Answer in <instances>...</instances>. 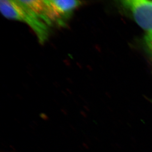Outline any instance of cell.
I'll return each mask as SVG.
<instances>
[{"mask_svg":"<svg viewBox=\"0 0 152 152\" xmlns=\"http://www.w3.org/2000/svg\"><path fill=\"white\" fill-rule=\"evenodd\" d=\"M0 9L3 15L7 19L27 24L34 32L41 44L48 40L52 28L24 1H1Z\"/></svg>","mask_w":152,"mask_h":152,"instance_id":"obj_1","label":"cell"},{"mask_svg":"<svg viewBox=\"0 0 152 152\" xmlns=\"http://www.w3.org/2000/svg\"><path fill=\"white\" fill-rule=\"evenodd\" d=\"M48 17L54 26L64 27L83 1L72 0H45Z\"/></svg>","mask_w":152,"mask_h":152,"instance_id":"obj_2","label":"cell"},{"mask_svg":"<svg viewBox=\"0 0 152 152\" xmlns=\"http://www.w3.org/2000/svg\"><path fill=\"white\" fill-rule=\"evenodd\" d=\"M124 8L130 12L136 23L144 30L152 32V1H121Z\"/></svg>","mask_w":152,"mask_h":152,"instance_id":"obj_3","label":"cell"},{"mask_svg":"<svg viewBox=\"0 0 152 152\" xmlns=\"http://www.w3.org/2000/svg\"><path fill=\"white\" fill-rule=\"evenodd\" d=\"M144 41L147 49L152 55V32L146 34L144 37Z\"/></svg>","mask_w":152,"mask_h":152,"instance_id":"obj_4","label":"cell"}]
</instances>
